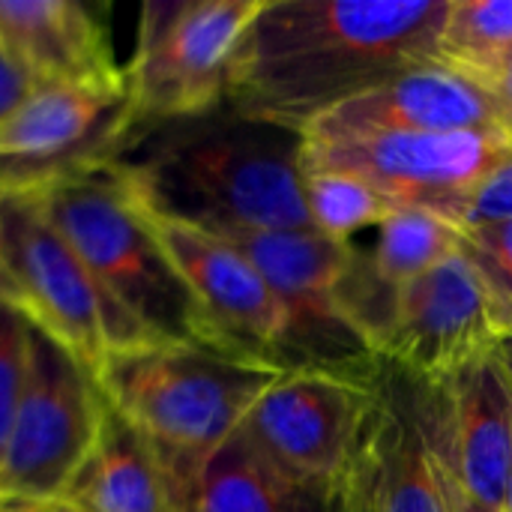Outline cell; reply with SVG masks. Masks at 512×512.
<instances>
[{"label":"cell","mask_w":512,"mask_h":512,"mask_svg":"<svg viewBox=\"0 0 512 512\" xmlns=\"http://www.w3.org/2000/svg\"><path fill=\"white\" fill-rule=\"evenodd\" d=\"M450 0H264L231 60L225 105L306 132L387 78L435 60Z\"/></svg>","instance_id":"obj_1"},{"label":"cell","mask_w":512,"mask_h":512,"mask_svg":"<svg viewBox=\"0 0 512 512\" xmlns=\"http://www.w3.org/2000/svg\"><path fill=\"white\" fill-rule=\"evenodd\" d=\"M108 165L144 210L174 222L213 234L312 228L303 135L228 105L132 129Z\"/></svg>","instance_id":"obj_2"},{"label":"cell","mask_w":512,"mask_h":512,"mask_svg":"<svg viewBox=\"0 0 512 512\" xmlns=\"http://www.w3.org/2000/svg\"><path fill=\"white\" fill-rule=\"evenodd\" d=\"M30 195H36L111 312L138 342L213 348L201 312L147 213L108 162Z\"/></svg>","instance_id":"obj_3"},{"label":"cell","mask_w":512,"mask_h":512,"mask_svg":"<svg viewBox=\"0 0 512 512\" xmlns=\"http://www.w3.org/2000/svg\"><path fill=\"white\" fill-rule=\"evenodd\" d=\"M282 375L279 366L207 345L141 342L111 351L96 378L108 405L165 465L201 471Z\"/></svg>","instance_id":"obj_4"},{"label":"cell","mask_w":512,"mask_h":512,"mask_svg":"<svg viewBox=\"0 0 512 512\" xmlns=\"http://www.w3.org/2000/svg\"><path fill=\"white\" fill-rule=\"evenodd\" d=\"M219 237L246 255L285 312V333L276 354L279 369L321 372L378 387L384 360L345 318L336 297L351 243H336L315 228H234L219 231Z\"/></svg>","instance_id":"obj_5"},{"label":"cell","mask_w":512,"mask_h":512,"mask_svg":"<svg viewBox=\"0 0 512 512\" xmlns=\"http://www.w3.org/2000/svg\"><path fill=\"white\" fill-rule=\"evenodd\" d=\"M264 0H150L129 54L132 129L225 105L231 60Z\"/></svg>","instance_id":"obj_6"},{"label":"cell","mask_w":512,"mask_h":512,"mask_svg":"<svg viewBox=\"0 0 512 512\" xmlns=\"http://www.w3.org/2000/svg\"><path fill=\"white\" fill-rule=\"evenodd\" d=\"M0 294L96 375L111 351L141 345L30 192L0 195Z\"/></svg>","instance_id":"obj_7"},{"label":"cell","mask_w":512,"mask_h":512,"mask_svg":"<svg viewBox=\"0 0 512 512\" xmlns=\"http://www.w3.org/2000/svg\"><path fill=\"white\" fill-rule=\"evenodd\" d=\"M105 411L96 372L33 327L27 387L0 453V504H57Z\"/></svg>","instance_id":"obj_8"},{"label":"cell","mask_w":512,"mask_h":512,"mask_svg":"<svg viewBox=\"0 0 512 512\" xmlns=\"http://www.w3.org/2000/svg\"><path fill=\"white\" fill-rule=\"evenodd\" d=\"M510 129L393 132L348 141H306L303 171L366 180L396 207L429 210L450 225L465 198L510 156Z\"/></svg>","instance_id":"obj_9"},{"label":"cell","mask_w":512,"mask_h":512,"mask_svg":"<svg viewBox=\"0 0 512 512\" xmlns=\"http://www.w3.org/2000/svg\"><path fill=\"white\" fill-rule=\"evenodd\" d=\"M378 387L321 372H285L252 405L240 432L291 483L333 495L351 474Z\"/></svg>","instance_id":"obj_10"},{"label":"cell","mask_w":512,"mask_h":512,"mask_svg":"<svg viewBox=\"0 0 512 512\" xmlns=\"http://www.w3.org/2000/svg\"><path fill=\"white\" fill-rule=\"evenodd\" d=\"M132 132L123 84H39L0 120V192H39L114 159Z\"/></svg>","instance_id":"obj_11"},{"label":"cell","mask_w":512,"mask_h":512,"mask_svg":"<svg viewBox=\"0 0 512 512\" xmlns=\"http://www.w3.org/2000/svg\"><path fill=\"white\" fill-rule=\"evenodd\" d=\"M498 342L501 330L489 291L459 249L399 288L378 354L414 381L441 384L468 363L492 354Z\"/></svg>","instance_id":"obj_12"},{"label":"cell","mask_w":512,"mask_h":512,"mask_svg":"<svg viewBox=\"0 0 512 512\" xmlns=\"http://www.w3.org/2000/svg\"><path fill=\"white\" fill-rule=\"evenodd\" d=\"M144 210V207H141ZM174 270L189 288L213 348L270 363L285 333V312L261 273L219 234L144 210ZM285 372V369H282Z\"/></svg>","instance_id":"obj_13"},{"label":"cell","mask_w":512,"mask_h":512,"mask_svg":"<svg viewBox=\"0 0 512 512\" xmlns=\"http://www.w3.org/2000/svg\"><path fill=\"white\" fill-rule=\"evenodd\" d=\"M414 384L432 444L456 483L501 510L512 477V375L498 348L441 384Z\"/></svg>","instance_id":"obj_14"},{"label":"cell","mask_w":512,"mask_h":512,"mask_svg":"<svg viewBox=\"0 0 512 512\" xmlns=\"http://www.w3.org/2000/svg\"><path fill=\"white\" fill-rule=\"evenodd\" d=\"M510 129L501 102L480 81L438 63L411 66L315 120L306 141H348L393 132Z\"/></svg>","instance_id":"obj_15"},{"label":"cell","mask_w":512,"mask_h":512,"mask_svg":"<svg viewBox=\"0 0 512 512\" xmlns=\"http://www.w3.org/2000/svg\"><path fill=\"white\" fill-rule=\"evenodd\" d=\"M0 45L39 84H123L105 21L78 0H0Z\"/></svg>","instance_id":"obj_16"},{"label":"cell","mask_w":512,"mask_h":512,"mask_svg":"<svg viewBox=\"0 0 512 512\" xmlns=\"http://www.w3.org/2000/svg\"><path fill=\"white\" fill-rule=\"evenodd\" d=\"M366 453L375 465L381 512H450L453 474L432 444L417 384L390 363L378 381Z\"/></svg>","instance_id":"obj_17"},{"label":"cell","mask_w":512,"mask_h":512,"mask_svg":"<svg viewBox=\"0 0 512 512\" xmlns=\"http://www.w3.org/2000/svg\"><path fill=\"white\" fill-rule=\"evenodd\" d=\"M57 504L72 512H171V486L156 447L108 405Z\"/></svg>","instance_id":"obj_18"},{"label":"cell","mask_w":512,"mask_h":512,"mask_svg":"<svg viewBox=\"0 0 512 512\" xmlns=\"http://www.w3.org/2000/svg\"><path fill=\"white\" fill-rule=\"evenodd\" d=\"M201 512H330L318 495L282 477L243 432L225 441L198 474Z\"/></svg>","instance_id":"obj_19"},{"label":"cell","mask_w":512,"mask_h":512,"mask_svg":"<svg viewBox=\"0 0 512 512\" xmlns=\"http://www.w3.org/2000/svg\"><path fill=\"white\" fill-rule=\"evenodd\" d=\"M459 249L462 231L456 225L429 210L399 207L378 228V240L369 252H363V258L375 279L399 294L402 285L429 273Z\"/></svg>","instance_id":"obj_20"},{"label":"cell","mask_w":512,"mask_h":512,"mask_svg":"<svg viewBox=\"0 0 512 512\" xmlns=\"http://www.w3.org/2000/svg\"><path fill=\"white\" fill-rule=\"evenodd\" d=\"M512 54V0H450L435 60L480 81Z\"/></svg>","instance_id":"obj_21"},{"label":"cell","mask_w":512,"mask_h":512,"mask_svg":"<svg viewBox=\"0 0 512 512\" xmlns=\"http://www.w3.org/2000/svg\"><path fill=\"white\" fill-rule=\"evenodd\" d=\"M312 228L336 243H351L366 228H381L399 207L360 177L342 171H303Z\"/></svg>","instance_id":"obj_22"},{"label":"cell","mask_w":512,"mask_h":512,"mask_svg":"<svg viewBox=\"0 0 512 512\" xmlns=\"http://www.w3.org/2000/svg\"><path fill=\"white\" fill-rule=\"evenodd\" d=\"M462 252L477 267L492 312L501 330V339L512 336V222L486 225L462 234Z\"/></svg>","instance_id":"obj_23"},{"label":"cell","mask_w":512,"mask_h":512,"mask_svg":"<svg viewBox=\"0 0 512 512\" xmlns=\"http://www.w3.org/2000/svg\"><path fill=\"white\" fill-rule=\"evenodd\" d=\"M33 321L0 294V453L30 375Z\"/></svg>","instance_id":"obj_24"},{"label":"cell","mask_w":512,"mask_h":512,"mask_svg":"<svg viewBox=\"0 0 512 512\" xmlns=\"http://www.w3.org/2000/svg\"><path fill=\"white\" fill-rule=\"evenodd\" d=\"M501 222H512V150L510 156L465 198L453 225L465 234V231L501 225Z\"/></svg>","instance_id":"obj_25"},{"label":"cell","mask_w":512,"mask_h":512,"mask_svg":"<svg viewBox=\"0 0 512 512\" xmlns=\"http://www.w3.org/2000/svg\"><path fill=\"white\" fill-rule=\"evenodd\" d=\"M330 512H381L378 477H375V465L366 453V441H363V450H360L351 474L330 495Z\"/></svg>","instance_id":"obj_26"},{"label":"cell","mask_w":512,"mask_h":512,"mask_svg":"<svg viewBox=\"0 0 512 512\" xmlns=\"http://www.w3.org/2000/svg\"><path fill=\"white\" fill-rule=\"evenodd\" d=\"M33 90V84L27 81V75L9 60V54L3 51V45H0V120L6 117V114H12L21 102H24V96Z\"/></svg>","instance_id":"obj_27"},{"label":"cell","mask_w":512,"mask_h":512,"mask_svg":"<svg viewBox=\"0 0 512 512\" xmlns=\"http://www.w3.org/2000/svg\"><path fill=\"white\" fill-rule=\"evenodd\" d=\"M165 474L171 486V512H201L198 510V474L201 471L165 465Z\"/></svg>","instance_id":"obj_28"},{"label":"cell","mask_w":512,"mask_h":512,"mask_svg":"<svg viewBox=\"0 0 512 512\" xmlns=\"http://www.w3.org/2000/svg\"><path fill=\"white\" fill-rule=\"evenodd\" d=\"M486 90H492V96L501 102V108L507 111L512 123V54L495 69V75L486 81Z\"/></svg>","instance_id":"obj_29"},{"label":"cell","mask_w":512,"mask_h":512,"mask_svg":"<svg viewBox=\"0 0 512 512\" xmlns=\"http://www.w3.org/2000/svg\"><path fill=\"white\" fill-rule=\"evenodd\" d=\"M450 512H504L498 510V507H486V504H480V501H474L459 483H456V477H453V486H450Z\"/></svg>","instance_id":"obj_30"},{"label":"cell","mask_w":512,"mask_h":512,"mask_svg":"<svg viewBox=\"0 0 512 512\" xmlns=\"http://www.w3.org/2000/svg\"><path fill=\"white\" fill-rule=\"evenodd\" d=\"M0 512H51V507H42V504H0Z\"/></svg>","instance_id":"obj_31"},{"label":"cell","mask_w":512,"mask_h":512,"mask_svg":"<svg viewBox=\"0 0 512 512\" xmlns=\"http://www.w3.org/2000/svg\"><path fill=\"white\" fill-rule=\"evenodd\" d=\"M498 354H501V360H504L507 372L512 375V336L510 339H501V342H498Z\"/></svg>","instance_id":"obj_32"},{"label":"cell","mask_w":512,"mask_h":512,"mask_svg":"<svg viewBox=\"0 0 512 512\" xmlns=\"http://www.w3.org/2000/svg\"><path fill=\"white\" fill-rule=\"evenodd\" d=\"M504 512H512V477L510 483H507V495H504V507H501Z\"/></svg>","instance_id":"obj_33"},{"label":"cell","mask_w":512,"mask_h":512,"mask_svg":"<svg viewBox=\"0 0 512 512\" xmlns=\"http://www.w3.org/2000/svg\"><path fill=\"white\" fill-rule=\"evenodd\" d=\"M51 512H72L69 507H63V504H51Z\"/></svg>","instance_id":"obj_34"},{"label":"cell","mask_w":512,"mask_h":512,"mask_svg":"<svg viewBox=\"0 0 512 512\" xmlns=\"http://www.w3.org/2000/svg\"><path fill=\"white\" fill-rule=\"evenodd\" d=\"M0 195H3V192H0Z\"/></svg>","instance_id":"obj_35"}]
</instances>
